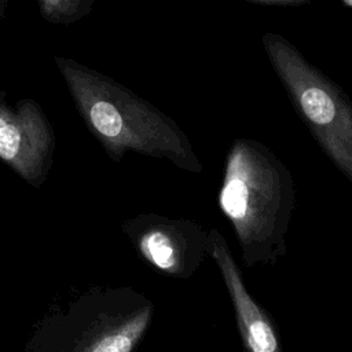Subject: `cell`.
Wrapping results in <instances>:
<instances>
[{"label":"cell","instance_id":"1","mask_svg":"<svg viewBox=\"0 0 352 352\" xmlns=\"http://www.w3.org/2000/svg\"><path fill=\"white\" fill-rule=\"evenodd\" d=\"M55 63L78 114L113 161L133 151L164 158L187 172L204 170L184 131L158 107L73 59L56 56Z\"/></svg>","mask_w":352,"mask_h":352},{"label":"cell","instance_id":"2","mask_svg":"<svg viewBox=\"0 0 352 352\" xmlns=\"http://www.w3.org/2000/svg\"><path fill=\"white\" fill-rule=\"evenodd\" d=\"M219 208L231 223L248 268L285 257L294 212V183L287 166L261 142L236 138L228 147Z\"/></svg>","mask_w":352,"mask_h":352},{"label":"cell","instance_id":"3","mask_svg":"<svg viewBox=\"0 0 352 352\" xmlns=\"http://www.w3.org/2000/svg\"><path fill=\"white\" fill-rule=\"evenodd\" d=\"M153 315V301L132 287H96L48 315L26 352H135Z\"/></svg>","mask_w":352,"mask_h":352},{"label":"cell","instance_id":"4","mask_svg":"<svg viewBox=\"0 0 352 352\" xmlns=\"http://www.w3.org/2000/svg\"><path fill=\"white\" fill-rule=\"evenodd\" d=\"M265 55L294 110L334 166L352 182V100L286 37L267 32Z\"/></svg>","mask_w":352,"mask_h":352},{"label":"cell","instance_id":"5","mask_svg":"<svg viewBox=\"0 0 352 352\" xmlns=\"http://www.w3.org/2000/svg\"><path fill=\"white\" fill-rule=\"evenodd\" d=\"M122 230L140 257L165 276L187 280L209 257L208 230L190 219L143 213L128 219Z\"/></svg>","mask_w":352,"mask_h":352},{"label":"cell","instance_id":"6","mask_svg":"<svg viewBox=\"0 0 352 352\" xmlns=\"http://www.w3.org/2000/svg\"><path fill=\"white\" fill-rule=\"evenodd\" d=\"M52 151V128L40 104L29 98L8 104L0 94V160L28 183L40 186Z\"/></svg>","mask_w":352,"mask_h":352},{"label":"cell","instance_id":"7","mask_svg":"<svg viewBox=\"0 0 352 352\" xmlns=\"http://www.w3.org/2000/svg\"><path fill=\"white\" fill-rule=\"evenodd\" d=\"M206 250L216 263L231 298L243 351L283 352L280 336L271 315L248 290L226 238L214 227L208 230Z\"/></svg>","mask_w":352,"mask_h":352},{"label":"cell","instance_id":"8","mask_svg":"<svg viewBox=\"0 0 352 352\" xmlns=\"http://www.w3.org/2000/svg\"><path fill=\"white\" fill-rule=\"evenodd\" d=\"M95 0H37L43 18L54 25H70L89 14Z\"/></svg>","mask_w":352,"mask_h":352},{"label":"cell","instance_id":"9","mask_svg":"<svg viewBox=\"0 0 352 352\" xmlns=\"http://www.w3.org/2000/svg\"><path fill=\"white\" fill-rule=\"evenodd\" d=\"M248 3L261 4V6H274V7H296L309 4L315 0H243Z\"/></svg>","mask_w":352,"mask_h":352},{"label":"cell","instance_id":"10","mask_svg":"<svg viewBox=\"0 0 352 352\" xmlns=\"http://www.w3.org/2000/svg\"><path fill=\"white\" fill-rule=\"evenodd\" d=\"M4 6H6V0H0V16H1V14H3Z\"/></svg>","mask_w":352,"mask_h":352},{"label":"cell","instance_id":"11","mask_svg":"<svg viewBox=\"0 0 352 352\" xmlns=\"http://www.w3.org/2000/svg\"><path fill=\"white\" fill-rule=\"evenodd\" d=\"M242 352H245V351H242Z\"/></svg>","mask_w":352,"mask_h":352}]
</instances>
